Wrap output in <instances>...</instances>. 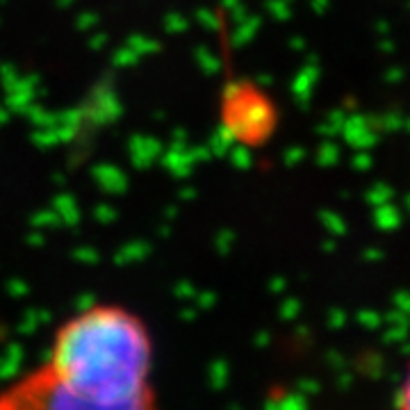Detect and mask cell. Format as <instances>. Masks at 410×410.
<instances>
[{
    "label": "cell",
    "instance_id": "1",
    "mask_svg": "<svg viewBox=\"0 0 410 410\" xmlns=\"http://www.w3.org/2000/svg\"><path fill=\"white\" fill-rule=\"evenodd\" d=\"M153 340L139 315L94 304L55 328L44 363L0 387V410H149Z\"/></svg>",
    "mask_w": 410,
    "mask_h": 410
},
{
    "label": "cell",
    "instance_id": "2",
    "mask_svg": "<svg viewBox=\"0 0 410 410\" xmlns=\"http://www.w3.org/2000/svg\"><path fill=\"white\" fill-rule=\"evenodd\" d=\"M221 132L244 146L265 144L276 128V107L256 85L228 80L221 89Z\"/></svg>",
    "mask_w": 410,
    "mask_h": 410
},
{
    "label": "cell",
    "instance_id": "3",
    "mask_svg": "<svg viewBox=\"0 0 410 410\" xmlns=\"http://www.w3.org/2000/svg\"><path fill=\"white\" fill-rule=\"evenodd\" d=\"M321 221L330 232H337V235L344 232V221H342V217H335L333 212H321Z\"/></svg>",
    "mask_w": 410,
    "mask_h": 410
},
{
    "label": "cell",
    "instance_id": "4",
    "mask_svg": "<svg viewBox=\"0 0 410 410\" xmlns=\"http://www.w3.org/2000/svg\"><path fill=\"white\" fill-rule=\"evenodd\" d=\"M390 197H392V190H390L387 185H376V187L369 190V201L376 205H383Z\"/></svg>",
    "mask_w": 410,
    "mask_h": 410
},
{
    "label": "cell",
    "instance_id": "5",
    "mask_svg": "<svg viewBox=\"0 0 410 410\" xmlns=\"http://www.w3.org/2000/svg\"><path fill=\"white\" fill-rule=\"evenodd\" d=\"M319 162L321 164H333L335 160H337V149H335V146L333 144H324V146H321V149H319Z\"/></svg>",
    "mask_w": 410,
    "mask_h": 410
},
{
    "label": "cell",
    "instance_id": "6",
    "mask_svg": "<svg viewBox=\"0 0 410 410\" xmlns=\"http://www.w3.org/2000/svg\"><path fill=\"white\" fill-rule=\"evenodd\" d=\"M269 9L276 18H287L290 16V5L285 3V0H271Z\"/></svg>",
    "mask_w": 410,
    "mask_h": 410
},
{
    "label": "cell",
    "instance_id": "7",
    "mask_svg": "<svg viewBox=\"0 0 410 410\" xmlns=\"http://www.w3.org/2000/svg\"><path fill=\"white\" fill-rule=\"evenodd\" d=\"M397 406L410 408V369H408V376H406V383H404V387H402V390H399V397H397Z\"/></svg>",
    "mask_w": 410,
    "mask_h": 410
},
{
    "label": "cell",
    "instance_id": "8",
    "mask_svg": "<svg viewBox=\"0 0 410 410\" xmlns=\"http://www.w3.org/2000/svg\"><path fill=\"white\" fill-rule=\"evenodd\" d=\"M358 319H360V324H363V326H378L380 324V317L376 315V312H369V310L360 312Z\"/></svg>",
    "mask_w": 410,
    "mask_h": 410
},
{
    "label": "cell",
    "instance_id": "9",
    "mask_svg": "<svg viewBox=\"0 0 410 410\" xmlns=\"http://www.w3.org/2000/svg\"><path fill=\"white\" fill-rule=\"evenodd\" d=\"M280 312L285 315L287 319H292L299 312V301H294V299H290V301H285V306L280 308Z\"/></svg>",
    "mask_w": 410,
    "mask_h": 410
},
{
    "label": "cell",
    "instance_id": "10",
    "mask_svg": "<svg viewBox=\"0 0 410 410\" xmlns=\"http://www.w3.org/2000/svg\"><path fill=\"white\" fill-rule=\"evenodd\" d=\"M299 160H304V149H290L285 162H287V164H294V162H299Z\"/></svg>",
    "mask_w": 410,
    "mask_h": 410
},
{
    "label": "cell",
    "instance_id": "11",
    "mask_svg": "<svg viewBox=\"0 0 410 410\" xmlns=\"http://www.w3.org/2000/svg\"><path fill=\"white\" fill-rule=\"evenodd\" d=\"M330 326H344V312L342 310H330V321H328Z\"/></svg>",
    "mask_w": 410,
    "mask_h": 410
},
{
    "label": "cell",
    "instance_id": "12",
    "mask_svg": "<svg viewBox=\"0 0 410 410\" xmlns=\"http://www.w3.org/2000/svg\"><path fill=\"white\" fill-rule=\"evenodd\" d=\"M369 162H372V160H369V155H367V153H358V155H356V160H354V164H358L360 169H367V167H369Z\"/></svg>",
    "mask_w": 410,
    "mask_h": 410
},
{
    "label": "cell",
    "instance_id": "13",
    "mask_svg": "<svg viewBox=\"0 0 410 410\" xmlns=\"http://www.w3.org/2000/svg\"><path fill=\"white\" fill-rule=\"evenodd\" d=\"M312 7H315V12H324L326 0H312Z\"/></svg>",
    "mask_w": 410,
    "mask_h": 410
},
{
    "label": "cell",
    "instance_id": "14",
    "mask_svg": "<svg viewBox=\"0 0 410 410\" xmlns=\"http://www.w3.org/2000/svg\"><path fill=\"white\" fill-rule=\"evenodd\" d=\"M402 77V71H392V73H387V80H399Z\"/></svg>",
    "mask_w": 410,
    "mask_h": 410
},
{
    "label": "cell",
    "instance_id": "15",
    "mask_svg": "<svg viewBox=\"0 0 410 410\" xmlns=\"http://www.w3.org/2000/svg\"><path fill=\"white\" fill-rule=\"evenodd\" d=\"M408 205H410V197H408Z\"/></svg>",
    "mask_w": 410,
    "mask_h": 410
}]
</instances>
